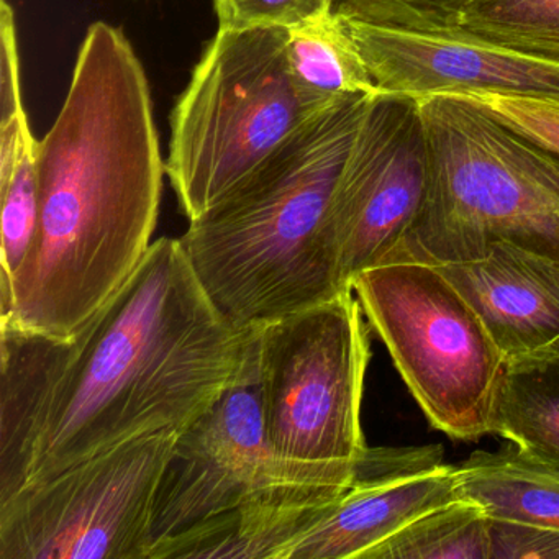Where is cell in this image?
Wrapping results in <instances>:
<instances>
[{
	"label": "cell",
	"instance_id": "6da1fadb",
	"mask_svg": "<svg viewBox=\"0 0 559 559\" xmlns=\"http://www.w3.org/2000/svg\"><path fill=\"white\" fill-rule=\"evenodd\" d=\"M37 173V237L0 320L73 340L148 253L162 205L152 91L122 28H87Z\"/></svg>",
	"mask_w": 559,
	"mask_h": 559
},
{
	"label": "cell",
	"instance_id": "3957f363",
	"mask_svg": "<svg viewBox=\"0 0 559 559\" xmlns=\"http://www.w3.org/2000/svg\"><path fill=\"white\" fill-rule=\"evenodd\" d=\"M369 97L317 114L179 238L209 299L238 329L352 289L329 212Z\"/></svg>",
	"mask_w": 559,
	"mask_h": 559
},
{
	"label": "cell",
	"instance_id": "8fae6325",
	"mask_svg": "<svg viewBox=\"0 0 559 559\" xmlns=\"http://www.w3.org/2000/svg\"><path fill=\"white\" fill-rule=\"evenodd\" d=\"M343 17L381 93L559 103V61L467 35L401 31Z\"/></svg>",
	"mask_w": 559,
	"mask_h": 559
},
{
	"label": "cell",
	"instance_id": "d4e9b609",
	"mask_svg": "<svg viewBox=\"0 0 559 559\" xmlns=\"http://www.w3.org/2000/svg\"><path fill=\"white\" fill-rule=\"evenodd\" d=\"M490 559H559V528L490 519Z\"/></svg>",
	"mask_w": 559,
	"mask_h": 559
},
{
	"label": "cell",
	"instance_id": "5bb4252c",
	"mask_svg": "<svg viewBox=\"0 0 559 559\" xmlns=\"http://www.w3.org/2000/svg\"><path fill=\"white\" fill-rule=\"evenodd\" d=\"M346 487H297L251 500L158 539L148 559H286Z\"/></svg>",
	"mask_w": 559,
	"mask_h": 559
},
{
	"label": "cell",
	"instance_id": "9a60e30c",
	"mask_svg": "<svg viewBox=\"0 0 559 559\" xmlns=\"http://www.w3.org/2000/svg\"><path fill=\"white\" fill-rule=\"evenodd\" d=\"M70 343L0 320V506L25 486L41 417Z\"/></svg>",
	"mask_w": 559,
	"mask_h": 559
},
{
	"label": "cell",
	"instance_id": "9c48e42d",
	"mask_svg": "<svg viewBox=\"0 0 559 559\" xmlns=\"http://www.w3.org/2000/svg\"><path fill=\"white\" fill-rule=\"evenodd\" d=\"M352 480L310 473L276 456L261 407L254 336L240 378L176 440L156 499L155 542L261 497L297 487H348Z\"/></svg>",
	"mask_w": 559,
	"mask_h": 559
},
{
	"label": "cell",
	"instance_id": "5b68a950",
	"mask_svg": "<svg viewBox=\"0 0 559 559\" xmlns=\"http://www.w3.org/2000/svg\"><path fill=\"white\" fill-rule=\"evenodd\" d=\"M287 40L284 28L218 31L195 64L171 114L166 159L189 222L224 201L317 116L294 86Z\"/></svg>",
	"mask_w": 559,
	"mask_h": 559
},
{
	"label": "cell",
	"instance_id": "2e32d148",
	"mask_svg": "<svg viewBox=\"0 0 559 559\" xmlns=\"http://www.w3.org/2000/svg\"><path fill=\"white\" fill-rule=\"evenodd\" d=\"M457 497L483 507L489 519L559 528V466L510 441L476 451L453 466Z\"/></svg>",
	"mask_w": 559,
	"mask_h": 559
},
{
	"label": "cell",
	"instance_id": "603a6c76",
	"mask_svg": "<svg viewBox=\"0 0 559 559\" xmlns=\"http://www.w3.org/2000/svg\"><path fill=\"white\" fill-rule=\"evenodd\" d=\"M218 31L300 27L332 14L336 0H212Z\"/></svg>",
	"mask_w": 559,
	"mask_h": 559
},
{
	"label": "cell",
	"instance_id": "8992f818",
	"mask_svg": "<svg viewBox=\"0 0 559 559\" xmlns=\"http://www.w3.org/2000/svg\"><path fill=\"white\" fill-rule=\"evenodd\" d=\"M353 289L257 330L267 440L283 463L353 479L368 451L361 404L371 348Z\"/></svg>",
	"mask_w": 559,
	"mask_h": 559
},
{
	"label": "cell",
	"instance_id": "ffe728a7",
	"mask_svg": "<svg viewBox=\"0 0 559 559\" xmlns=\"http://www.w3.org/2000/svg\"><path fill=\"white\" fill-rule=\"evenodd\" d=\"M440 34L467 35L559 61V0H467Z\"/></svg>",
	"mask_w": 559,
	"mask_h": 559
},
{
	"label": "cell",
	"instance_id": "30bf717a",
	"mask_svg": "<svg viewBox=\"0 0 559 559\" xmlns=\"http://www.w3.org/2000/svg\"><path fill=\"white\" fill-rule=\"evenodd\" d=\"M427 173L418 97H369L329 212L330 234L349 287L362 271L381 264L411 230L424 205Z\"/></svg>",
	"mask_w": 559,
	"mask_h": 559
},
{
	"label": "cell",
	"instance_id": "d6986e66",
	"mask_svg": "<svg viewBox=\"0 0 559 559\" xmlns=\"http://www.w3.org/2000/svg\"><path fill=\"white\" fill-rule=\"evenodd\" d=\"M362 559H490V519L477 503L456 499L412 520Z\"/></svg>",
	"mask_w": 559,
	"mask_h": 559
},
{
	"label": "cell",
	"instance_id": "e0dca14e",
	"mask_svg": "<svg viewBox=\"0 0 559 559\" xmlns=\"http://www.w3.org/2000/svg\"><path fill=\"white\" fill-rule=\"evenodd\" d=\"M496 433L559 466V338L507 359L497 394Z\"/></svg>",
	"mask_w": 559,
	"mask_h": 559
},
{
	"label": "cell",
	"instance_id": "7402d4cb",
	"mask_svg": "<svg viewBox=\"0 0 559 559\" xmlns=\"http://www.w3.org/2000/svg\"><path fill=\"white\" fill-rule=\"evenodd\" d=\"M467 0H336V11L356 21L401 31L447 32Z\"/></svg>",
	"mask_w": 559,
	"mask_h": 559
},
{
	"label": "cell",
	"instance_id": "7a4b0ae2",
	"mask_svg": "<svg viewBox=\"0 0 559 559\" xmlns=\"http://www.w3.org/2000/svg\"><path fill=\"white\" fill-rule=\"evenodd\" d=\"M254 336L218 312L181 240L159 238L71 340L25 486L132 438L185 430L240 378Z\"/></svg>",
	"mask_w": 559,
	"mask_h": 559
},
{
	"label": "cell",
	"instance_id": "44dd1931",
	"mask_svg": "<svg viewBox=\"0 0 559 559\" xmlns=\"http://www.w3.org/2000/svg\"><path fill=\"white\" fill-rule=\"evenodd\" d=\"M38 140L25 122L21 152L9 175L0 178L2 240H0V299L8 297L35 243L40 214L37 173Z\"/></svg>",
	"mask_w": 559,
	"mask_h": 559
},
{
	"label": "cell",
	"instance_id": "7c38bea8",
	"mask_svg": "<svg viewBox=\"0 0 559 559\" xmlns=\"http://www.w3.org/2000/svg\"><path fill=\"white\" fill-rule=\"evenodd\" d=\"M457 497L443 448H368L345 492L300 535L286 559H362L428 510Z\"/></svg>",
	"mask_w": 559,
	"mask_h": 559
},
{
	"label": "cell",
	"instance_id": "cb8c5ba5",
	"mask_svg": "<svg viewBox=\"0 0 559 559\" xmlns=\"http://www.w3.org/2000/svg\"><path fill=\"white\" fill-rule=\"evenodd\" d=\"M503 122L559 153V103L506 96H469Z\"/></svg>",
	"mask_w": 559,
	"mask_h": 559
},
{
	"label": "cell",
	"instance_id": "ba28073f",
	"mask_svg": "<svg viewBox=\"0 0 559 559\" xmlns=\"http://www.w3.org/2000/svg\"><path fill=\"white\" fill-rule=\"evenodd\" d=\"M165 428L25 486L0 506V559H148L176 440Z\"/></svg>",
	"mask_w": 559,
	"mask_h": 559
},
{
	"label": "cell",
	"instance_id": "52a82bcc",
	"mask_svg": "<svg viewBox=\"0 0 559 559\" xmlns=\"http://www.w3.org/2000/svg\"><path fill=\"white\" fill-rule=\"evenodd\" d=\"M352 287L430 424L456 440L496 433L507 358L460 290L407 261L369 267Z\"/></svg>",
	"mask_w": 559,
	"mask_h": 559
},
{
	"label": "cell",
	"instance_id": "484cf974",
	"mask_svg": "<svg viewBox=\"0 0 559 559\" xmlns=\"http://www.w3.org/2000/svg\"><path fill=\"white\" fill-rule=\"evenodd\" d=\"M25 114L14 9L8 0H0V126H8Z\"/></svg>",
	"mask_w": 559,
	"mask_h": 559
},
{
	"label": "cell",
	"instance_id": "ac0fdd59",
	"mask_svg": "<svg viewBox=\"0 0 559 559\" xmlns=\"http://www.w3.org/2000/svg\"><path fill=\"white\" fill-rule=\"evenodd\" d=\"M287 32L294 86L310 112H322L343 97L381 93L345 17L336 9Z\"/></svg>",
	"mask_w": 559,
	"mask_h": 559
},
{
	"label": "cell",
	"instance_id": "4fadbf2b",
	"mask_svg": "<svg viewBox=\"0 0 559 559\" xmlns=\"http://www.w3.org/2000/svg\"><path fill=\"white\" fill-rule=\"evenodd\" d=\"M469 302L506 358L559 338V260L509 241L483 258L435 266Z\"/></svg>",
	"mask_w": 559,
	"mask_h": 559
},
{
	"label": "cell",
	"instance_id": "277c9868",
	"mask_svg": "<svg viewBox=\"0 0 559 559\" xmlns=\"http://www.w3.org/2000/svg\"><path fill=\"white\" fill-rule=\"evenodd\" d=\"M418 103L428 153L424 205L382 263H461L497 241L559 260V153L473 97Z\"/></svg>",
	"mask_w": 559,
	"mask_h": 559
}]
</instances>
